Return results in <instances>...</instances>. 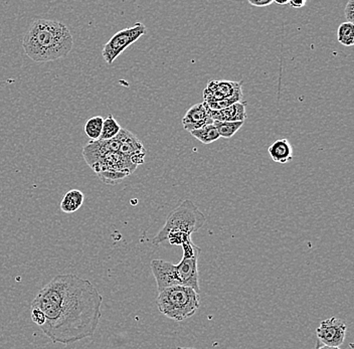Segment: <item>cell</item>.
I'll use <instances>...</instances> for the list:
<instances>
[{
  "instance_id": "obj_9",
  "label": "cell",
  "mask_w": 354,
  "mask_h": 349,
  "mask_svg": "<svg viewBox=\"0 0 354 349\" xmlns=\"http://www.w3.org/2000/svg\"><path fill=\"white\" fill-rule=\"evenodd\" d=\"M203 97L207 103H214L232 98L243 97L242 82L210 81L203 92Z\"/></svg>"
},
{
  "instance_id": "obj_17",
  "label": "cell",
  "mask_w": 354,
  "mask_h": 349,
  "mask_svg": "<svg viewBox=\"0 0 354 349\" xmlns=\"http://www.w3.org/2000/svg\"><path fill=\"white\" fill-rule=\"evenodd\" d=\"M104 119L101 116H95L88 119L85 124L86 135L92 141L99 140L102 133V127H103Z\"/></svg>"
},
{
  "instance_id": "obj_14",
  "label": "cell",
  "mask_w": 354,
  "mask_h": 349,
  "mask_svg": "<svg viewBox=\"0 0 354 349\" xmlns=\"http://www.w3.org/2000/svg\"><path fill=\"white\" fill-rule=\"evenodd\" d=\"M85 200V196L79 189H72L66 192L61 202L62 211L66 214L76 213L77 209H81Z\"/></svg>"
},
{
  "instance_id": "obj_20",
  "label": "cell",
  "mask_w": 354,
  "mask_h": 349,
  "mask_svg": "<svg viewBox=\"0 0 354 349\" xmlns=\"http://www.w3.org/2000/svg\"><path fill=\"white\" fill-rule=\"evenodd\" d=\"M183 257L185 259H194V258L199 257L201 255V249L198 248V246L194 244V243L188 242L183 244Z\"/></svg>"
},
{
  "instance_id": "obj_16",
  "label": "cell",
  "mask_w": 354,
  "mask_h": 349,
  "mask_svg": "<svg viewBox=\"0 0 354 349\" xmlns=\"http://www.w3.org/2000/svg\"><path fill=\"white\" fill-rule=\"evenodd\" d=\"M121 126L117 122L116 119L109 115L107 118L104 119L103 127H102V133L99 140H111L118 135L121 131Z\"/></svg>"
},
{
  "instance_id": "obj_7",
  "label": "cell",
  "mask_w": 354,
  "mask_h": 349,
  "mask_svg": "<svg viewBox=\"0 0 354 349\" xmlns=\"http://www.w3.org/2000/svg\"><path fill=\"white\" fill-rule=\"evenodd\" d=\"M147 28L143 23H136L132 28H125L116 32L104 46L102 56L108 65H112L128 46L136 43L142 35H146Z\"/></svg>"
},
{
  "instance_id": "obj_12",
  "label": "cell",
  "mask_w": 354,
  "mask_h": 349,
  "mask_svg": "<svg viewBox=\"0 0 354 349\" xmlns=\"http://www.w3.org/2000/svg\"><path fill=\"white\" fill-rule=\"evenodd\" d=\"M245 107H247L245 102H238L225 109L221 110V111L209 112V114L214 121H221V122L243 121L245 122V118H247Z\"/></svg>"
},
{
  "instance_id": "obj_4",
  "label": "cell",
  "mask_w": 354,
  "mask_h": 349,
  "mask_svg": "<svg viewBox=\"0 0 354 349\" xmlns=\"http://www.w3.org/2000/svg\"><path fill=\"white\" fill-rule=\"evenodd\" d=\"M83 155L88 167L98 174L100 180L107 185H116L132 174L137 167L120 152L106 149L103 141H91L84 147Z\"/></svg>"
},
{
  "instance_id": "obj_18",
  "label": "cell",
  "mask_w": 354,
  "mask_h": 349,
  "mask_svg": "<svg viewBox=\"0 0 354 349\" xmlns=\"http://www.w3.org/2000/svg\"><path fill=\"white\" fill-rule=\"evenodd\" d=\"M243 121L238 122H221V121H214V127L218 130L220 137L223 138H231L234 136L243 125Z\"/></svg>"
},
{
  "instance_id": "obj_11",
  "label": "cell",
  "mask_w": 354,
  "mask_h": 349,
  "mask_svg": "<svg viewBox=\"0 0 354 349\" xmlns=\"http://www.w3.org/2000/svg\"><path fill=\"white\" fill-rule=\"evenodd\" d=\"M209 124H214V120H212L207 109L203 107V103L192 106L185 113L183 119V128L188 132L201 129V128Z\"/></svg>"
},
{
  "instance_id": "obj_21",
  "label": "cell",
  "mask_w": 354,
  "mask_h": 349,
  "mask_svg": "<svg viewBox=\"0 0 354 349\" xmlns=\"http://www.w3.org/2000/svg\"><path fill=\"white\" fill-rule=\"evenodd\" d=\"M32 319L37 326L41 327L46 322V317H44L43 311L39 310V309H32Z\"/></svg>"
},
{
  "instance_id": "obj_3",
  "label": "cell",
  "mask_w": 354,
  "mask_h": 349,
  "mask_svg": "<svg viewBox=\"0 0 354 349\" xmlns=\"http://www.w3.org/2000/svg\"><path fill=\"white\" fill-rule=\"evenodd\" d=\"M207 222L205 214L192 200H183L168 216L165 227L152 240L153 245H159L168 240L170 245L183 246L192 242V235L198 232Z\"/></svg>"
},
{
  "instance_id": "obj_1",
  "label": "cell",
  "mask_w": 354,
  "mask_h": 349,
  "mask_svg": "<svg viewBox=\"0 0 354 349\" xmlns=\"http://www.w3.org/2000/svg\"><path fill=\"white\" fill-rule=\"evenodd\" d=\"M103 297L88 280L75 274L55 276L35 296L32 309L43 311L41 327L53 343L64 346L92 337L101 320Z\"/></svg>"
},
{
  "instance_id": "obj_6",
  "label": "cell",
  "mask_w": 354,
  "mask_h": 349,
  "mask_svg": "<svg viewBox=\"0 0 354 349\" xmlns=\"http://www.w3.org/2000/svg\"><path fill=\"white\" fill-rule=\"evenodd\" d=\"M156 302L158 310L166 317L183 321L196 314L201 295L189 287L172 286L159 292Z\"/></svg>"
},
{
  "instance_id": "obj_24",
  "label": "cell",
  "mask_w": 354,
  "mask_h": 349,
  "mask_svg": "<svg viewBox=\"0 0 354 349\" xmlns=\"http://www.w3.org/2000/svg\"><path fill=\"white\" fill-rule=\"evenodd\" d=\"M307 1L306 0H300V1H295V0H290L289 4L294 8H301L303 6H306Z\"/></svg>"
},
{
  "instance_id": "obj_13",
  "label": "cell",
  "mask_w": 354,
  "mask_h": 349,
  "mask_svg": "<svg viewBox=\"0 0 354 349\" xmlns=\"http://www.w3.org/2000/svg\"><path fill=\"white\" fill-rule=\"evenodd\" d=\"M272 160L277 163L289 162L293 159V148L287 139H279L268 149Z\"/></svg>"
},
{
  "instance_id": "obj_26",
  "label": "cell",
  "mask_w": 354,
  "mask_h": 349,
  "mask_svg": "<svg viewBox=\"0 0 354 349\" xmlns=\"http://www.w3.org/2000/svg\"><path fill=\"white\" fill-rule=\"evenodd\" d=\"M290 0H283V1H279V0H274L275 3L279 4V6H285V4H289Z\"/></svg>"
},
{
  "instance_id": "obj_2",
  "label": "cell",
  "mask_w": 354,
  "mask_h": 349,
  "mask_svg": "<svg viewBox=\"0 0 354 349\" xmlns=\"http://www.w3.org/2000/svg\"><path fill=\"white\" fill-rule=\"evenodd\" d=\"M26 56L35 63H48L65 57L74 46L68 26L52 19H37L22 39Z\"/></svg>"
},
{
  "instance_id": "obj_8",
  "label": "cell",
  "mask_w": 354,
  "mask_h": 349,
  "mask_svg": "<svg viewBox=\"0 0 354 349\" xmlns=\"http://www.w3.org/2000/svg\"><path fill=\"white\" fill-rule=\"evenodd\" d=\"M346 330L347 326L343 320L331 317L321 322L320 326L316 329V335L324 346L339 348L344 342Z\"/></svg>"
},
{
  "instance_id": "obj_27",
  "label": "cell",
  "mask_w": 354,
  "mask_h": 349,
  "mask_svg": "<svg viewBox=\"0 0 354 349\" xmlns=\"http://www.w3.org/2000/svg\"><path fill=\"white\" fill-rule=\"evenodd\" d=\"M176 349H196V348H177Z\"/></svg>"
},
{
  "instance_id": "obj_25",
  "label": "cell",
  "mask_w": 354,
  "mask_h": 349,
  "mask_svg": "<svg viewBox=\"0 0 354 349\" xmlns=\"http://www.w3.org/2000/svg\"><path fill=\"white\" fill-rule=\"evenodd\" d=\"M316 349H342L339 348H332V346H324V344H322V346H317V348Z\"/></svg>"
},
{
  "instance_id": "obj_15",
  "label": "cell",
  "mask_w": 354,
  "mask_h": 349,
  "mask_svg": "<svg viewBox=\"0 0 354 349\" xmlns=\"http://www.w3.org/2000/svg\"><path fill=\"white\" fill-rule=\"evenodd\" d=\"M190 133L203 144H210V143L216 142V140L221 138L220 134H218V130L214 124L205 126V127L194 130Z\"/></svg>"
},
{
  "instance_id": "obj_23",
  "label": "cell",
  "mask_w": 354,
  "mask_h": 349,
  "mask_svg": "<svg viewBox=\"0 0 354 349\" xmlns=\"http://www.w3.org/2000/svg\"><path fill=\"white\" fill-rule=\"evenodd\" d=\"M249 3L256 8H266L274 3V0H249Z\"/></svg>"
},
{
  "instance_id": "obj_19",
  "label": "cell",
  "mask_w": 354,
  "mask_h": 349,
  "mask_svg": "<svg viewBox=\"0 0 354 349\" xmlns=\"http://www.w3.org/2000/svg\"><path fill=\"white\" fill-rule=\"evenodd\" d=\"M337 39L342 45L353 46L354 45V24L343 23L337 30Z\"/></svg>"
},
{
  "instance_id": "obj_10",
  "label": "cell",
  "mask_w": 354,
  "mask_h": 349,
  "mask_svg": "<svg viewBox=\"0 0 354 349\" xmlns=\"http://www.w3.org/2000/svg\"><path fill=\"white\" fill-rule=\"evenodd\" d=\"M117 137L120 140L119 152L121 154L129 158L133 164L136 167L145 162L146 149L137 136H135L129 130L122 128Z\"/></svg>"
},
{
  "instance_id": "obj_5",
  "label": "cell",
  "mask_w": 354,
  "mask_h": 349,
  "mask_svg": "<svg viewBox=\"0 0 354 349\" xmlns=\"http://www.w3.org/2000/svg\"><path fill=\"white\" fill-rule=\"evenodd\" d=\"M152 273L156 281L158 292L172 286L189 287L198 293V258L185 259L177 265L163 260H153L151 262Z\"/></svg>"
},
{
  "instance_id": "obj_22",
  "label": "cell",
  "mask_w": 354,
  "mask_h": 349,
  "mask_svg": "<svg viewBox=\"0 0 354 349\" xmlns=\"http://www.w3.org/2000/svg\"><path fill=\"white\" fill-rule=\"evenodd\" d=\"M345 17H346V23H354V0H349L345 6Z\"/></svg>"
}]
</instances>
